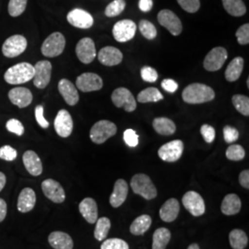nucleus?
I'll return each instance as SVG.
<instances>
[{
	"mask_svg": "<svg viewBox=\"0 0 249 249\" xmlns=\"http://www.w3.org/2000/svg\"><path fill=\"white\" fill-rule=\"evenodd\" d=\"M185 103L190 105L204 104L215 98L213 89L202 83H192L186 87L182 92Z\"/></svg>",
	"mask_w": 249,
	"mask_h": 249,
	"instance_id": "obj_1",
	"label": "nucleus"
},
{
	"mask_svg": "<svg viewBox=\"0 0 249 249\" xmlns=\"http://www.w3.org/2000/svg\"><path fill=\"white\" fill-rule=\"evenodd\" d=\"M35 68L30 63H18L9 68L4 75V79L9 83L18 85L34 79Z\"/></svg>",
	"mask_w": 249,
	"mask_h": 249,
	"instance_id": "obj_2",
	"label": "nucleus"
},
{
	"mask_svg": "<svg viewBox=\"0 0 249 249\" xmlns=\"http://www.w3.org/2000/svg\"><path fill=\"white\" fill-rule=\"evenodd\" d=\"M130 186L135 194L142 196L145 199L151 200L157 196V189L152 183L151 178L147 175H135L131 179Z\"/></svg>",
	"mask_w": 249,
	"mask_h": 249,
	"instance_id": "obj_3",
	"label": "nucleus"
},
{
	"mask_svg": "<svg viewBox=\"0 0 249 249\" xmlns=\"http://www.w3.org/2000/svg\"><path fill=\"white\" fill-rule=\"evenodd\" d=\"M117 132L116 124L109 120H100L92 125L89 131L90 140L96 144H103Z\"/></svg>",
	"mask_w": 249,
	"mask_h": 249,
	"instance_id": "obj_4",
	"label": "nucleus"
},
{
	"mask_svg": "<svg viewBox=\"0 0 249 249\" xmlns=\"http://www.w3.org/2000/svg\"><path fill=\"white\" fill-rule=\"evenodd\" d=\"M66 46V39L61 33L55 32L48 36L43 43L41 51L47 57H55L63 53Z\"/></svg>",
	"mask_w": 249,
	"mask_h": 249,
	"instance_id": "obj_5",
	"label": "nucleus"
},
{
	"mask_svg": "<svg viewBox=\"0 0 249 249\" xmlns=\"http://www.w3.org/2000/svg\"><path fill=\"white\" fill-rule=\"evenodd\" d=\"M228 57V53L225 48L218 46L212 49L205 57L203 67L208 71H217L223 68Z\"/></svg>",
	"mask_w": 249,
	"mask_h": 249,
	"instance_id": "obj_6",
	"label": "nucleus"
},
{
	"mask_svg": "<svg viewBox=\"0 0 249 249\" xmlns=\"http://www.w3.org/2000/svg\"><path fill=\"white\" fill-rule=\"evenodd\" d=\"M112 102L118 108H124L125 112H133L137 108V102L133 94L126 88H117L112 93Z\"/></svg>",
	"mask_w": 249,
	"mask_h": 249,
	"instance_id": "obj_7",
	"label": "nucleus"
},
{
	"mask_svg": "<svg viewBox=\"0 0 249 249\" xmlns=\"http://www.w3.org/2000/svg\"><path fill=\"white\" fill-rule=\"evenodd\" d=\"M27 48V40L24 36L16 35L8 38L2 46V53L9 58L16 57L23 53Z\"/></svg>",
	"mask_w": 249,
	"mask_h": 249,
	"instance_id": "obj_8",
	"label": "nucleus"
},
{
	"mask_svg": "<svg viewBox=\"0 0 249 249\" xmlns=\"http://www.w3.org/2000/svg\"><path fill=\"white\" fill-rule=\"evenodd\" d=\"M137 25L131 19H123L117 21L113 27V36L117 42L124 43L133 39L136 35Z\"/></svg>",
	"mask_w": 249,
	"mask_h": 249,
	"instance_id": "obj_9",
	"label": "nucleus"
},
{
	"mask_svg": "<svg viewBox=\"0 0 249 249\" xmlns=\"http://www.w3.org/2000/svg\"><path fill=\"white\" fill-rule=\"evenodd\" d=\"M158 21L161 26L166 28L172 36H178L182 33L183 26L180 18L170 9H162L158 14Z\"/></svg>",
	"mask_w": 249,
	"mask_h": 249,
	"instance_id": "obj_10",
	"label": "nucleus"
},
{
	"mask_svg": "<svg viewBox=\"0 0 249 249\" xmlns=\"http://www.w3.org/2000/svg\"><path fill=\"white\" fill-rule=\"evenodd\" d=\"M34 84L38 89H45L49 84L52 74V64L47 60H42L34 66Z\"/></svg>",
	"mask_w": 249,
	"mask_h": 249,
	"instance_id": "obj_11",
	"label": "nucleus"
},
{
	"mask_svg": "<svg viewBox=\"0 0 249 249\" xmlns=\"http://www.w3.org/2000/svg\"><path fill=\"white\" fill-rule=\"evenodd\" d=\"M184 151V143L182 141L176 140L162 145L158 151L160 159L168 162H175L179 160Z\"/></svg>",
	"mask_w": 249,
	"mask_h": 249,
	"instance_id": "obj_12",
	"label": "nucleus"
},
{
	"mask_svg": "<svg viewBox=\"0 0 249 249\" xmlns=\"http://www.w3.org/2000/svg\"><path fill=\"white\" fill-rule=\"evenodd\" d=\"M182 202L187 211L195 217L201 216L205 213V203L202 196L195 191H188L183 198Z\"/></svg>",
	"mask_w": 249,
	"mask_h": 249,
	"instance_id": "obj_13",
	"label": "nucleus"
},
{
	"mask_svg": "<svg viewBox=\"0 0 249 249\" xmlns=\"http://www.w3.org/2000/svg\"><path fill=\"white\" fill-rule=\"evenodd\" d=\"M76 86L83 92L95 91L102 89L104 82L102 78L95 73H83L76 80Z\"/></svg>",
	"mask_w": 249,
	"mask_h": 249,
	"instance_id": "obj_14",
	"label": "nucleus"
},
{
	"mask_svg": "<svg viewBox=\"0 0 249 249\" xmlns=\"http://www.w3.org/2000/svg\"><path fill=\"white\" fill-rule=\"evenodd\" d=\"M76 53L80 62L89 64L96 57L95 44L89 37L82 38L76 46Z\"/></svg>",
	"mask_w": 249,
	"mask_h": 249,
	"instance_id": "obj_15",
	"label": "nucleus"
},
{
	"mask_svg": "<svg viewBox=\"0 0 249 249\" xmlns=\"http://www.w3.org/2000/svg\"><path fill=\"white\" fill-rule=\"evenodd\" d=\"M42 190L45 196L54 203H62L66 199V193L62 186L53 179H46L42 183Z\"/></svg>",
	"mask_w": 249,
	"mask_h": 249,
	"instance_id": "obj_16",
	"label": "nucleus"
},
{
	"mask_svg": "<svg viewBox=\"0 0 249 249\" xmlns=\"http://www.w3.org/2000/svg\"><path fill=\"white\" fill-rule=\"evenodd\" d=\"M53 124L56 133L61 138H68L71 135L73 120L71 114L67 110L62 109L57 113Z\"/></svg>",
	"mask_w": 249,
	"mask_h": 249,
	"instance_id": "obj_17",
	"label": "nucleus"
},
{
	"mask_svg": "<svg viewBox=\"0 0 249 249\" xmlns=\"http://www.w3.org/2000/svg\"><path fill=\"white\" fill-rule=\"evenodd\" d=\"M67 19L72 26L80 29H89L93 25L92 16L84 9H72L69 12Z\"/></svg>",
	"mask_w": 249,
	"mask_h": 249,
	"instance_id": "obj_18",
	"label": "nucleus"
},
{
	"mask_svg": "<svg viewBox=\"0 0 249 249\" xmlns=\"http://www.w3.org/2000/svg\"><path fill=\"white\" fill-rule=\"evenodd\" d=\"M123 53L114 46H107L100 50L98 60L107 67H113L122 62Z\"/></svg>",
	"mask_w": 249,
	"mask_h": 249,
	"instance_id": "obj_19",
	"label": "nucleus"
},
{
	"mask_svg": "<svg viewBox=\"0 0 249 249\" xmlns=\"http://www.w3.org/2000/svg\"><path fill=\"white\" fill-rule=\"evenodd\" d=\"M9 98L13 105L19 108H25L32 104L33 94L31 90L27 88L16 87L9 90Z\"/></svg>",
	"mask_w": 249,
	"mask_h": 249,
	"instance_id": "obj_20",
	"label": "nucleus"
},
{
	"mask_svg": "<svg viewBox=\"0 0 249 249\" xmlns=\"http://www.w3.org/2000/svg\"><path fill=\"white\" fill-rule=\"evenodd\" d=\"M58 90L62 95L65 102L69 106H76L79 102V93L75 85L67 79H62L58 83Z\"/></svg>",
	"mask_w": 249,
	"mask_h": 249,
	"instance_id": "obj_21",
	"label": "nucleus"
},
{
	"mask_svg": "<svg viewBox=\"0 0 249 249\" xmlns=\"http://www.w3.org/2000/svg\"><path fill=\"white\" fill-rule=\"evenodd\" d=\"M80 213L89 223H95L98 219V208L96 201L91 197L84 198L79 205Z\"/></svg>",
	"mask_w": 249,
	"mask_h": 249,
	"instance_id": "obj_22",
	"label": "nucleus"
},
{
	"mask_svg": "<svg viewBox=\"0 0 249 249\" xmlns=\"http://www.w3.org/2000/svg\"><path fill=\"white\" fill-rule=\"evenodd\" d=\"M36 203V192L30 188V187H25L24 189L21 190L19 193V196L18 198V212L22 213H26L31 212Z\"/></svg>",
	"mask_w": 249,
	"mask_h": 249,
	"instance_id": "obj_23",
	"label": "nucleus"
},
{
	"mask_svg": "<svg viewBox=\"0 0 249 249\" xmlns=\"http://www.w3.org/2000/svg\"><path fill=\"white\" fill-rule=\"evenodd\" d=\"M128 194V186L124 179H118L115 184L113 193L110 196V204L118 208L124 203Z\"/></svg>",
	"mask_w": 249,
	"mask_h": 249,
	"instance_id": "obj_24",
	"label": "nucleus"
},
{
	"mask_svg": "<svg viewBox=\"0 0 249 249\" xmlns=\"http://www.w3.org/2000/svg\"><path fill=\"white\" fill-rule=\"evenodd\" d=\"M23 163L27 171L34 177H38L43 173V164L39 156L34 151H27L24 152Z\"/></svg>",
	"mask_w": 249,
	"mask_h": 249,
	"instance_id": "obj_25",
	"label": "nucleus"
},
{
	"mask_svg": "<svg viewBox=\"0 0 249 249\" xmlns=\"http://www.w3.org/2000/svg\"><path fill=\"white\" fill-rule=\"evenodd\" d=\"M180 206L178 199L170 198L160 208V219L165 223H172L178 218Z\"/></svg>",
	"mask_w": 249,
	"mask_h": 249,
	"instance_id": "obj_26",
	"label": "nucleus"
},
{
	"mask_svg": "<svg viewBox=\"0 0 249 249\" xmlns=\"http://www.w3.org/2000/svg\"><path fill=\"white\" fill-rule=\"evenodd\" d=\"M48 242L53 249H73L71 237L63 231H53L48 236Z\"/></svg>",
	"mask_w": 249,
	"mask_h": 249,
	"instance_id": "obj_27",
	"label": "nucleus"
},
{
	"mask_svg": "<svg viewBox=\"0 0 249 249\" xmlns=\"http://www.w3.org/2000/svg\"><path fill=\"white\" fill-rule=\"evenodd\" d=\"M221 210L223 214L228 216L238 213L241 210L240 197L235 194L225 196L222 202Z\"/></svg>",
	"mask_w": 249,
	"mask_h": 249,
	"instance_id": "obj_28",
	"label": "nucleus"
},
{
	"mask_svg": "<svg viewBox=\"0 0 249 249\" xmlns=\"http://www.w3.org/2000/svg\"><path fill=\"white\" fill-rule=\"evenodd\" d=\"M152 125L154 130L162 136H171L177 130L176 124L167 117H157L153 120Z\"/></svg>",
	"mask_w": 249,
	"mask_h": 249,
	"instance_id": "obj_29",
	"label": "nucleus"
},
{
	"mask_svg": "<svg viewBox=\"0 0 249 249\" xmlns=\"http://www.w3.org/2000/svg\"><path fill=\"white\" fill-rule=\"evenodd\" d=\"M244 63L243 57L238 56L233 58L225 71V79L230 82L238 80L244 70Z\"/></svg>",
	"mask_w": 249,
	"mask_h": 249,
	"instance_id": "obj_30",
	"label": "nucleus"
},
{
	"mask_svg": "<svg viewBox=\"0 0 249 249\" xmlns=\"http://www.w3.org/2000/svg\"><path fill=\"white\" fill-rule=\"evenodd\" d=\"M151 225V217L147 214H143L134 220L133 223L130 225V232L134 235H142L150 229Z\"/></svg>",
	"mask_w": 249,
	"mask_h": 249,
	"instance_id": "obj_31",
	"label": "nucleus"
},
{
	"mask_svg": "<svg viewBox=\"0 0 249 249\" xmlns=\"http://www.w3.org/2000/svg\"><path fill=\"white\" fill-rule=\"evenodd\" d=\"M171 240V231L167 228H159L153 233L152 249H165Z\"/></svg>",
	"mask_w": 249,
	"mask_h": 249,
	"instance_id": "obj_32",
	"label": "nucleus"
},
{
	"mask_svg": "<svg viewBox=\"0 0 249 249\" xmlns=\"http://www.w3.org/2000/svg\"><path fill=\"white\" fill-rule=\"evenodd\" d=\"M223 8L233 17H241L246 14L247 7L243 0H223Z\"/></svg>",
	"mask_w": 249,
	"mask_h": 249,
	"instance_id": "obj_33",
	"label": "nucleus"
},
{
	"mask_svg": "<svg viewBox=\"0 0 249 249\" xmlns=\"http://www.w3.org/2000/svg\"><path fill=\"white\" fill-rule=\"evenodd\" d=\"M229 241L233 249H245L249 244L247 233L240 229H234L230 232Z\"/></svg>",
	"mask_w": 249,
	"mask_h": 249,
	"instance_id": "obj_34",
	"label": "nucleus"
},
{
	"mask_svg": "<svg viewBox=\"0 0 249 249\" xmlns=\"http://www.w3.org/2000/svg\"><path fill=\"white\" fill-rule=\"evenodd\" d=\"M138 101L140 103H156L163 99V95L160 92V90L157 88H147L143 89L138 94Z\"/></svg>",
	"mask_w": 249,
	"mask_h": 249,
	"instance_id": "obj_35",
	"label": "nucleus"
},
{
	"mask_svg": "<svg viewBox=\"0 0 249 249\" xmlns=\"http://www.w3.org/2000/svg\"><path fill=\"white\" fill-rule=\"evenodd\" d=\"M111 228V222L107 217L97 219L96 227L94 230V237L98 241H104L107 238V234Z\"/></svg>",
	"mask_w": 249,
	"mask_h": 249,
	"instance_id": "obj_36",
	"label": "nucleus"
},
{
	"mask_svg": "<svg viewBox=\"0 0 249 249\" xmlns=\"http://www.w3.org/2000/svg\"><path fill=\"white\" fill-rule=\"evenodd\" d=\"M231 102L234 108L243 116H249V98L242 94H235L232 96Z\"/></svg>",
	"mask_w": 249,
	"mask_h": 249,
	"instance_id": "obj_37",
	"label": "nucleus"
},
{
	"mask_svg": "<svg viewBox=\"0 0 249 249\" xmlns=\"http://www.w3.org/2000/svg\"><path fill=\"white\" fill-rule=\"evenodd\" d=\"M124 8H125L124 0H114L107 6L105 14L108 18L116 17L124 11Z\"/></svg>",
	"mask_w": 249,
	"mask_h": 249,
	"instance_id": "obj_38",
	"label": "nucleus"
},
{
	"mask_svg": "<svg viewBox=\"0 0 249 249\" xmlns=\"http://www.w3.org/2000/svg\"><path fill=\"white\" fill-rule=\"evenodd\" d=\"M139 29L142 35L148 40H153L157 36L156 28L149 20H146V19L141 20L139 24Z\"/></svg>",
	"mask_w": 249,
	"mask_h": 249,
	"instance_id": "obj_39",
	"label": "nucleus"
},
{
	"mask_svg": "<svg viewBox=\"0 0 249 249\" xmlns=\"http://www.w3.org/2000/svg\"><path fill=\"white\" fill-rule=\"evenodd\" d=\"M28 0H9V13L11 17H18L26 9Z\"/></svg>",
	"mask_w": 249,
	"mask_h": 249,
	"instance_id": "obj_40",
	"label": "nucleus"
},
{
	"mask_svg": "<svg viewBox=\"0 0 249 249\" xmlns=\"http://www.w3.org/2000/svg\"><path fill=\"white\" fill-rule=\"evenodd\" d=\"M246 156L245 149L238 144H233L228 147L226 150V157L227 159L231 160H243Z\"/></svg>",
	"mask_w": 249,
	"mask_h": 249,
	"instance_id": "obj_41",
	"label": "nucleus"
},
{
	"mask_svg": "<svg viewBox=\"0 0 249 249\" xmlns=\"http://www.w3.org/2000/svg\"><path fill=\"white\" fill-rule=\"evenodd\" d=\"M101 249H129V247L128 244L122 239L110 238L102 244Z\"/></svg>",
	"mask_w": 249,
	"mask_h": 249,
	"instance_id": "obj_42",
	"label": "nucleus"
},
{
	"mask_svg": "<svg viewBox=\"0 0 249 249\" xmlns=\"http://www.w3.org/2000/svg\"><path fill=\"white\" fill-rule=\"evenodd\" d=\"M181 8L188 13H196L200 8L199 0H178Z\"/></svg>",
	"mask_w": 249,
	"mask_h": 249,
	"instance_id": "obj_43",
	"label": "nucleus"
},
{
	"mask_svg": "<svg viewBox=\"0 0 249 249\" xmlns=\"http://www.w3.org/2000/svg\"><path fill=\"white\" fill-rule=\"evenodd\" d=\"M237 38L238 44L242 45H249V24L246 23L242 25L235 33Z\"/></svg>",
	"mask_w": 249,
	"mask_h": 249,
	"instance_id": "obj_44",
	"label": "nucleus"
},
{
	"mask_svg": "<svg viewBox=\"0 0 249 249\" xmlns=\"http://www.w3.org/2000/svg\"><path fill=\"white\" fill-rule=\"evenodd\" d=\"M6 127L11 133L16 134L17 136H22L24 133V126L19 122L18 119L12 118L9 119V121L6 124Z\"/></svg>",
	"mask_w": 249,
	"mask_h": 249,
	"instance_id": "obj_45",
	"label": "nucleus"
},
{
	"mask_svg": "<svg viewBox=\"0 0 249 249\" xmlns=\"http://www.w3.org/2000/svg\"><path fill=\"white\" fill-rule=\"evenodd\" d=\"M223 138L225 142H235L239 138V132L236 128L231 125H225L223 127Z\"/></svg>",
	"mask_w": 249,
	"mask_h": 249,
	"instance_id": "obj_46",
	"label": "nucleus"
},
{
	"mask_svg": "<svg viewBox=\"0 0 249 249\" xmlns=\"http://www.w3.org/2000/svg\"><path fill=\"white\" fill-rule=\"evenodd\" d=\"M17 158V151L11 146L5 145L0 148V159L5 160H14Z\"/></svg>",
	"mask_w": 249,
	"mask_h": 249,
	"instance_id": "obj_47",
	"label": "nucleus"
},
{
	"mask_svg": "<svg viewBox=\"0 0 249 249\" xmlns=\"http://www.w3.org/2000/svg\"><path fill=\"white\" fill-rule=\"evenodd\" d=\"M141 75L142 80L147 82H155L158 79V73L151 67H143Z\"/></svg>",
	"mask_w": 249,
	"mask_h": 249,
	"instance_id": "obj_48",
	"label": "nucleus"
},
{
	"mask_svg": "<svg viewBox=\"0 0 249 249\" xmlns=\"http://www.w3.org/2000/svg\"><path fill=\"white\" fill-rule=\"evenodd\" d=\"M124 141L127 146L134 148L139 144V136L133 129L128 128L124 132Z\"/></svg>",
	"mask_w": 249,
	"mask_h": 249,
	"instance_id": "obj_49",
	"label": "nucleus"
},
{
	"mask_svg": "<svg viewBox=\"0 0 249 249\" xmlns=\"http://www.w3.org/2000/svg\"><path fill=\"white\" fill-rule=\"evenodd\" d=\"M200 133L207 143L213 142L215 139V129L213 126L205 124L200 127Z\"/></svg>",
	"mask_w": 249,
	"mask_h": 249,
	"instance_id": "obj_50",
	"label": "nucleus"
},
{
	"mask_svg": "<svg viewBox=\"0 0 249 249\" xmlns=\"http://www.w3.org/2000/svg\"><path fill=\"white\" fill-rule=\"evenodd\" d=\"M36 119L37 123L43 128H47L49 126V122L44 116V107L43 106H38L36 108Z\"/></svg>",
	"mask_w": 249,
	"mask_h": 249,
	"instance_id": "obj_51",
	"label": "nucleus"
},
{
	"mask_svg": "<svg viewBox=\"0 0 249 249\" xmlns=\"http://www.w3.org/2000/svg\"><path fill=\"white\" fill-rule=\"evenodd\" d=\"M161 87L164 90L171 92V93H174L175 91L178 90V84L174 80L166 79V80H162Z\"/></svg>",
	"mask_w": 249,
	"mask_h": 249,
	"instance_id": "obj_52",
	"label": "nucleus"
},
{
	"mask_svg": "<svg viewBox=\"0 0 249 249\" xmlns=\"http://www.w3.org/2000/svg\"><path fill=\"white\" fill-rule=\"evenodd\" d=\"M239 183L241 186L247 189L249 188V170H245L243 172H241L240 176H239Z\"/></svg>",
	"mask_w": 249,
	"mask_h": 249,
	"instance_id": "obj_53",
	"label": "nucleus"
},
{
	"mask_svg": "<svg viewBox=\"0 0 249 249\" xmlns=\"http://www.w3.org/2000/svg\"><path fill=\"white\" fill-rule=\"evenodd\" d=\"M153 2L152 0H140L139 2V8L143 12H148L152 9Z\"/></svg>",
	"mask_w": 249,
	"mask_h": 249,
	"instance_id": "obj_54",
	"label": "nucleus"
},
{
	"mask_svg": "<svg viewBox=\"0 0 249 249\" xmlns=\"http://www.w3.org/2000/svg\"><path fill=\"white\" fill-rule=\"evenodd\" d=\"M7 215V203L4 199L0 198V223L3 222Z\"/></svg>",
	"mask_w": 249,
	"mask_h": 249,
	"instance_id": "obj_55",
	"label": "nucleus"
},
{
	"mask_svg": "<svg viewBox=\"0 0 249 249\" xmlns=\"http://www.w3.org/2000/svg\"><path fill=\"white\" fill-rule=\"evenodd\" d=\"M6 181H7V179H6V176L2 173V172H0V191L4 188L5 187V185H6Z\"/></svg>",
	"mask_w": 249,
	"mask_h": 249,
	"instance_id": "obj_56",
	"label": "nucleus"
},
{
	"mask_svg": "<svg viewBox=\"0 0 249 249\" xmlns=\"http://www.w3.org/2000/svg\"><path fill=\"white\" fill-rule=\"evenodd\" d=\"M199 249V246L197 245V244H192V245H190L189 247H188V249Z\"/></svg>",
	"mask_w": 249,
	"mask_h": 249,
	"instance_id": "obj_57",
	"label": "nucleus"
},
{
	"mask_svg": "<svg viewBox=\"0 0 249 249\" xmlns=\"http://www.w3.org/2000/svg\"><path fill=\"white\" fill-rule=\"evenodd\" d=\"M247 84H248V88H249V79L247 80Z\"/></svg>",
	"mask_w": 249,
	"mask_h": 249,
	"instance_id": "obj_58",
	"label": "nucleus"
}]
</instances>
